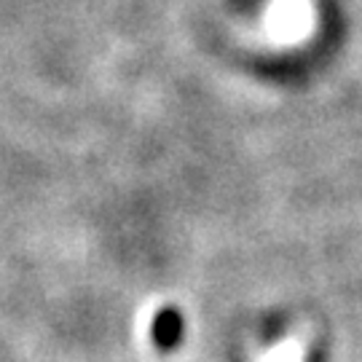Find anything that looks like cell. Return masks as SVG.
<instances>
[{
  "mask_svg": "<svg viewBox=\"0 0 362 362\" xmlns=\"http://www.w3.org/2000/svg\"><path fill=\"white\" fill-rule=\"evenodd\" d=\"M182 336H185V320L177 309L167 306L153 317L151 338H153V346L158 351H175L180 346Z\"/></svg>",
  "mask_w": 362,
  "mask_h": 362,
  "instance_id": "1",
  "label": "cell"
}]
</instances>
